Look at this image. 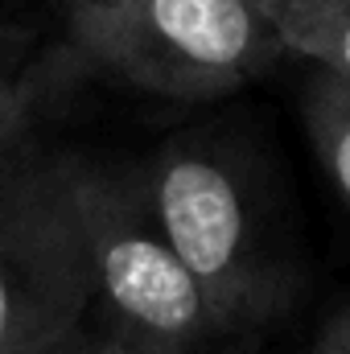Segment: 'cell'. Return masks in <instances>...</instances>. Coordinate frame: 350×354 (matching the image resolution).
Wrapping results in <instances>:
<instances>
[{"instance_id": "obj_1", "label": "cell", "mask_w": 350, "mask_h": 354, "mask_svg": "<svg viewBox=\"0 0 350 354\" xmlns=\"http://www.w3.org/2000/svg\"><path fill=\"white\" fill-rule=\"evenodd\" d=\"M136 174L161 231L206 288L227 334L264 326L288 305L293 276L268 243L256 165L231 136L210 128L177 132Z\"/></svg>"}, {"instance_id": "obj_2", "label": "cell", "mask_w": 350, "mask_h": 354, "mask_svg": "<svg viewBox=\"0 0 350 354\" xmlns=\"http://www.w3.org/2000/svg\"><path fill=\"white\" fill-rule=\"evenodd\" d=\"M71 54L174 103L248 87L284 58L264 0H103L71 8Z\"/></svg>"}, {"instance_id": "obj_3", "label": "cell", "mask_w": 350, "mask_h": 354, "mask_svg": "<svg viewBox=\"0 0 350 354\" xmlns=\"http://www.w3.org/2000/svg\"><path fill=\"white\" fill-rule=\"evenodd\" d=\"M75 223L91 268L95 309L120 330L157 338L185 354L231 338L198 276L161 231L136 165L62 157Z\"/></svg>"}, {"instance_id": "obj_4", "label": "cell", "mask_w": 350, "mask_h": 354, "mask_svg": "<svg viewBox=\"0 0 350 354\" xmlns=\"http://www.w3.org/2000/svg\"><path fill=\"white\" fill-rule=\"evenodd\" d=\"M95 309L62 157L0 177V354H71Z\"/></svg>"}, {"instance_id": "obj_5", "label": "cell", "mask_w": 350, "mask_h": 354, "mask_svg": "<svg viewBox=\"0 0 350 354\" xmlns=\"http://www.w3.org/2000/svg\"><path fill=\"white\" fill-rule=\"evenodd\" d=\"M284 54L350 83V0H264Z\"/></svg>"}, {"instance_id": "obj_6", "label": "cell", "mask_w": 350, "mask_h": 354, "mask_svg": "<svg viewBox=\"0 0 350 354\" xmlns=\"http://www.w3.org/2000/svg\"><path fill=\"white\" fill-rule=\"evenodd\" d=\"M301 124L305 136L322 161V174L330 177V185L338 189V198L350 210V83L317 71L309 75V83L301 91Z\"/></svg>"}, {"instance_id": "obj_7", "label": "cell", "mask_w": 350, "mask_h": 354, "mask_svg": "<svg viewBox=\"0 0 350 354\" xmlns=\"http://www.w3.org/2000/svg\"><path fill=\"white\" fill-rule=\"evenodd\" d=\"M50 87L54 79L46 66L0 71V177L17 169L25 157H33V136Z\"/></svg>"}, {"instance_id": "obj_8", "label": "cell", "mask_w": 350, "mask_h": 354, "mask_svg": "<svg viewBox=\"0 0 350 354\" xmlns=\"http://www.w3.org/2000/svg\"><path fill=\"white\" fill-rule=\"evenodd\" d=\"M71 354H185V351L165 346L157 338H145V334H132V330H120V326H107V334L83 338Z\"/></svg>"}, {"instance_id": "obj_9", "label": "cell", "mask_w": 350, "mask_h": 354, "mask_svg": "<svg viewBox=\"0 0 350 354\" xmlns=\"http://www.w3.org/2000/svg\"><path fill=\"white\" fill-rule=\"evenodd\" d=\"M309 354H350V305L334 309V313L322 322V330H317Z\"/></svg>"}, {"instance_id": "obj_10", "label": "cell", "mask_w": 350, "mask_h": 354, "mask_svg": "<svg viewBox=\"0 0 350 354\" xmlns=\"http://www.w3.org/2000/svg\"><path fill=\"white\" fill-rule=\"evenodd\" d=\"M17 66V37L0 25V71H12Z\"/></svg>"}, {"instance_id": "obj_11", "label": "cell", "mask_w": 350, "mask_h": 354, "mask_svg": "<svg viewBox=\"0 0 350 354\" xmlns=\"http://www.w3.org/2000/svg\"><path fill=\"white\" fill-rule=\"evenodd\" d=\"M58 4H66V12H71V8H87V4H103V0H58Z\"/></svg>"}]
</instances>
